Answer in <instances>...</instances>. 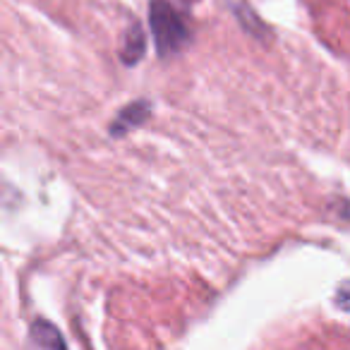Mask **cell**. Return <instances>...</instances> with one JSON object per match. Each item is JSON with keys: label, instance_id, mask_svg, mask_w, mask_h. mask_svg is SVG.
Masks as SVG:
<instances>
[{"label": "cell", "instance_id": "cell-1", "mask_svg": "<svg viewBox=\"0 0 350 350\" xmlns=\"http://www.w3.org/2000/svg\"><path fill=\"white\" fill-rule=\"evenodd\" d=\"M151 15V31H154L156 49L161 55H168L180 51L190 39V29H187L185 20L168 0H151L149 8Z\"/></svg>", "mask_w": 350, "mask_h": 350}, {"label": "cell", "instance_id": "cell-2", "mask_svg": "<svg viewBox=\"0 0 350 350\" xmlns=\"http://www.w3.org/2000/svg\"><path fill=\"white\" fill-rule=\"evenodd\" d=\"M27 350H68V345H65L63 336L58 334V329L53 324L39 319L31 324Z\"/></svg>", "mask_w": 350, "mask_h": 350}, {"label": "cell", "instance_id": "cell-3", "mask_svg": "<svg viewBox=\"0 0 350 350\" xmlns=\"http://www.w3.org/2000/svg\"><path fill=\"white\" fill-rule=\"evenodd\" d=\"M144 116H146V106H144V103H135V106H130L127 111H122V116L118 118V122H116V127H113V132H122L125 127L137 125V122H139Z\"/></svg>", "mask_w": 350, "mask_h": 350}, {"label": "cell", "instance_id": "cell-4", "mask_svg": "<svg viewBox=\"0 0 350 350\" xmlns=\"http://www.w3.org/2000/svg\"><path fill=\"white\" fill-rule=\"evenodd\" d=\"M142 53H144V39H142V31L135 27V29L127 34V49L122 51V58H125L127 63H135V60H139Z\"/></svg>", "mask_w": 350, "mask_h": 350}]
</instances>
